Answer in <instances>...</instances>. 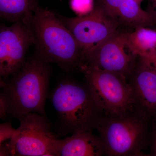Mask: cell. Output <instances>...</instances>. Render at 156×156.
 <instances>
[{
    "label": "cell",
    "mask_w": 156,
    "mask_h": 156,
    "mask_svg": "<svg viewBox=\"0 0 156 156\" xmlns=\"http://www.w3.org/2000/svg\"><path fill=\"white\" fill-rule=\"evenodd\" d=\"M131 76L136 103L149 114L156 115V70L138 57Z\"/></svg>",
    "instance_id": "cell-11"
},
{
    "label": "cell",
    "mask_w": 156,
    "mask_h": 156,
    "mask_svg": "<svg viewBox=\"0 0 156 156\" xmlns=\"http://www.w3.org/2000/svg\"><path fill=\"white\" fill-rule=\"evenodd\" d=\"M34 44L29 24L23 22L0 27V76L6 81L17 72L25 63L26 55Z\"/></svg>",
    "instance_id": "cell-8"
},
{
    "label": "cell",
    "mask_w": 156,
    "mask_h": 156,
    "mask_svg": "<svg viewBox=\"0 0 156 156\" xmlns=\"http://www.w3.org/2000/svg\"><path fill=\"white\" fill-rule=\"evenodd\" d=\"M110 17L120 26L134 29L156 25L151 16L140 7L136 0H96Z\"/></svg>",
    "instance_id": "cell-10"
},
{
    "label": "cell",
    "mask_w": 156,
    "mask_h": 156,
    "mask_svg": "<svg viewBox=\"0 0 156 156\" xmlns=\"http://www.w3.org/2000/svg\"><path fill=\"white\" fill-rule=\"evenodd\" d=\"M139 56L128 48L125 32L118 30L103 41L83 53L82 64L130 76Z\"/></svg>",
    "instance_id": "cell-7"
},
{
    "label": "cell",
    "mask_w": 156,
    "mask_h": 156,
    "mask_svg": "<svg viewBox=\"0 0 156 156\" xmlns=\"http://www.w3.org/2000/svg\"><path fill=\"white\" fill-rule=\"evenodd\" d=\"M156 21V0H147V11Z\"/></svg>",
    "instance_id": "cell-19"
},
{
    "label": "cell",
    "mask_w": 156,
    "mask_h": 156,
    "mask_svg": "<svg viewBox=\"0 0 156 156\" xmlns=\"http://www.w3.org/2000/svg\"><path fill=\"white\" fill-rule=\"evenodd\" d=\"M56 156H99L105 154L100 137L92 133V129L73 133L63 140L57 139Z\"/></svg>",
    "instance_id": "cell-12"
},
{
    "label": "cell",
    "mask_w": 156,
    "mask_h": 156,
    "mask_svg": "<svg viewBox=\"0 0 156 156\" xmlns=\"http://www.w3.org/2000/svg\"><path fill=\"white\" fill-rule=\"evenodd\" d=\"M36 56L25 63L10 80H1V88L9 100L10 116L19 119L30 113L45 116L50 69Z\"/></svg>",
    "instance_id": "cell-2"
},
{
    "label": "cell",
    "mask_w": 156,
    "mask_h": 156,
    "mask_svg": "<svg viewBox=\"0 0 156 156\" xmlns=\"http://www.w3.org/2000/svg\"><path fill=\"white\" fill-rule=\"evenodd\" d=\"M151 155L156 156V130L154 131L153 137L151 147Z\"/></svg>",
    "instance_id": "cell-20"
},
{
    "label": "cell",
    "mask_w": 156,
    "mask_h": 156,
    "mask_svg": "<svg viewBox=\"0 0 156 156\" xmlns=\"http://www.w3.org/2000/svg\"><path fill=\"white\" fill-rule=\"evenodd\" d=\"M126 41L130 50L141 56L156 49V31L148 27H140L132 32H125Z\"/></svg>",
    "instance_id": "cell-14"
},
{
    "label": "cell",
    "mask_w": 156,
    "mask_h": 156,
    "mask_svg": "<svg viewBox=\"0 0 156 156\" xmlns=\"http://www.w3.org/2000/svg\"><path fill=\"white\" fill-rule=\"evenodd\" d=\"M29 25L39 58L49 64L56 63L65 71L80 67L83 56L80 46L53 12L38 6Z\"/></svg>",
    "instance_id": "cell-1"
},
{
    "label": "cell",
    "mask_w": 156,
    "mask_h": 156,
    "mask_svg": "<svg viewBox=\"0 0 156 156\" xmlns=\"http://www.w3.org/2000/svg\"><path fill=\"white\" fill-rule=\"evenodd\" d=\"M94 128L100 135L105 154L109 156H137L144 144L146 127L143 121L128 114L98 117Z\"/></svg>",
    "instance_id": "cell-5"
},
{
    "label": "cell",
    "mask_w": 156,
    "mask_h": 156,
    "mask_svg": "<svg viewBox=\"0 0 156 156\" xmlns=\"http://www.w3.org/2000/svg\"><path fill=\"white\" fill-rule=\"evenodd\" d=\"M87 87L99 112L109 116L127 114L136 104L131 84L118 73L83 65Z\"/></svg>",
    "instance_id": "cell-3"
},
{
    "label": "cell",
    "mask_w": 156,
    "mask_h": 156,
    "mask_svg": "<svg viewBox=\"0 0 156 156\" xmlns=\"http://www.w3.org/2000/svg\"><path fill=\"white\" fill-rule=\"evenodd\" d=\"M139 57L147 62L156 70V49L151 50L144 55Z\"/></svg>",
    "instance_id": "cell-18"
},
{
    "label": "cell",
    "mask_w": 156,
    "mask_h": 156,
    "mask_svg": "<svg viewBox=\"0 0 156 156\" xmlns=\"http://www.w3.org/2000/svg\"><path fill=\"white\" fill-rule=\"evenodd\" d=\"M71 8L78 16L89 14L94 9L93 0H70Z\"/></svg>",
    "instance_id": "cell-15"
},
{
    "label": "cell",
    "mask_w": 156,
    "mask_h": 156,
    "mask_svg": "<svg viewBox=\"0 0 156 156\" xmlns=\"http://www.w3.org/2000/svg\"><path fill=\"white\" fill-rule=\"evenodd\" d=\"M136 2L139 4L140 5H141V3H142L143 1V0H136Z\"/></svg>",
    "instance_id": "cell-21"
},
{
    "label": "cell",
    "mask_w": 156,
    "mask_h": 156,
    "mask_svg": "<svg viewBox=\"0 0 156 156\" xmlns=\"http://www.w3.org/2000/svg\"><path fill=\"white\" fill-rule=\"evenodd\" d=\"M37 0H0V16L9 22L29 24Z\"/></svg>",
    "instance_id": "cell-13"
},
{
    "label": "cell",
    "mask_w": 156,
    "mask_h": 156,
    "mask_svg": "<svg viewBox=\"0 0 156 156\" xmlns=\"http://www.w3.org/2000/svg\"><path fill=\"white\" fill-rule=\"evenodd\" d=\"M58 17L73 35L83 53L103 41L120 27L97 4L87 15L73 17L59 15Z\"/></svg>",
    "instance_id": "cell-9"
},
{
    "label": "cell",
    "mask_w": 156,
    "mask_h": 156,
    "mask_svg": "<svg viewBox=\"0 0 156 156\" xmlns=\"http://www.w3.org/2000/svg\"><path fill=\"white\" fill-rule=\"evenodd\" d=\"M20 126L10 140L3 143L9 156H56L57 138L45 116L30 113L18 119Z\"/></svg>",
    "instance_id": "cell-6"
},
{
    "label": "cell",
    "mask_w": 156,
    "mask_h": 156,
    "mask_svg": "<svg viewBox=\"0 0 156 156\" xmlns=\"http://www.w3.org/2000/svg\"><path fill=\"white\" fill-rule=\"evenodd\" d=\"M51 100L64 131L73 133L94 128L100 112L87 87L62 82L54 90Z\"/></svg>",
    "instance_id": "cell-4"
},
{
    "label": "cell",
    "mask_w": 156,
    "mask_h": 156,
    "mask_svg": "<svg viewBox=\"0 0 156 156\" xmlns=\"http://www.w3.org/2000/svg\"><path fill=\"white\" fill-rule=\"evenodd\" d=\"M16 129L12 126L11 122H7L0 125V144L10 140L14 136Z\"/></svg>",
    "instance_id": "cell-16"
},
{
    "label": "cell",
    "mask_w": 156,
    "mask_h": 156,
    "mask_svg": "<svg viewBox=\"0 0 156 156\" xmlns=\"http://www.w3.org/2000/svg\"><path fill=\"white\" fill-rule=\"evenodd\" d=\"M10 116V107L8 98L2 91L0 93V118L6 121Z\"/></svg>",
    "instance_id": "cell-17"
}]
</instances>
